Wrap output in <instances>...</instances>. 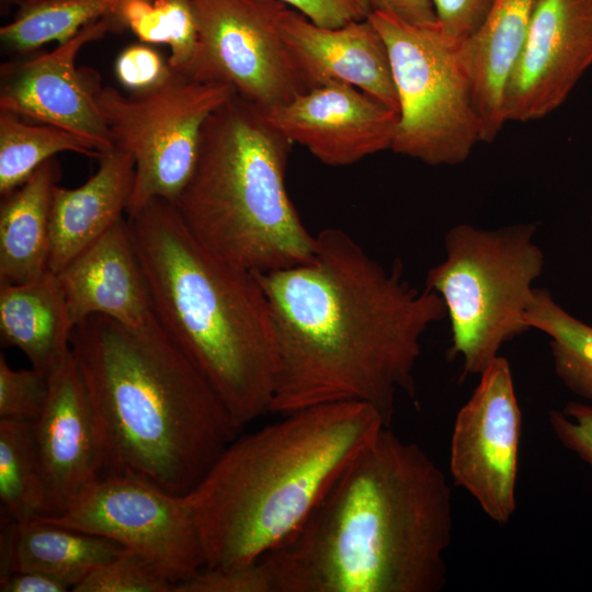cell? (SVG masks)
I'll list each match as a JSON object with an SVG mask.
<instances>
[{"label":"cell","mask_w":592,"mask_h":592,"mask_svg":"<svg viewBox=\"0 0 592 592\" xmlns=\"http://www.w3.org/2000/svg\"><path fill=\"white\" fill-rule=\"evenodd\" d=\"M55 275L73 327L92 315L132 327L155 317L125 218Z\"/></svg>","instance_id":"ac0fdd59"},{"label":"cell","mask_w":592,"mask_h":592,"mask_svg":"<svg viewBox=\"0 0 592 592\" xmlns=\"http://www.w3.org/2000/svg\"><path fill=\"white\" fill-rule=\"evenodd\" d=\"M161 8L168 33L171 55L168 65L178 72H185L198 45V22L192 0H156Z\"/></svg>","instance_id":"4dcf8cb0"},{"label":"cell","mask_w":592,"mask_h":592,"mask_svg":"<svg viewBox=\"0 0 592 592\" xmlns=\"http://www.w3.org/2000/svg\"><path fill=\"white\" fill-rule=\"evenodd\" d=\"M235 439L185 494L205 567L258 560L310 514L351 460L387 426L365 402L315 406Z\"/></svg>","instance_id":"5b68a950"},{"label":"cell","mask_w":592,"mask_h":592,"mask_svg":"<svg viewBox=\"0 0 592 592\" xmlns=\"http://www.w3.org/2000/svg\"><path fill=\"white\" fill-rule=\"evenodd\" d=\"M173 592H272L264 567L255 561L235 567H204Z\"/></svg>","instance_id":"f546056e"},{"label":"cell","mask_w":592,"mask_h":592,"mask_svg":"<svg viewBox=\"0 0 592 592\" xmlns=\"http://www.w3.org/2000/svg\"><path fill=\"white\" fill-rule=\"evenodd\" d=\"M106 473L192 491L239 432L215 390L153 317L138 327L92 315L72 329Z\"/></svg>","instance_id":"3957f363"},{"label":"cell","mask_w":592,"mask_h":592,"mask_svg":"<svg viewBox=\"0 0 592 592\" xmlns=\"http://www.w3.org/2000/svg\"><path fill=\"white\" fill-rule=\"evenodd\" d=\"M273 20L308 89L346 83L398 113L387 46L368 19L325 27L274 0Z\"/></svg>","instance_id":"e0dca14e"},{"label":"cell","mask_w":592,"mask_h":592,"mask_svg":"<svg viewBox=\"0 0 592 592\" xmlns=\"http://www.w3.org/2000/svg\"><path fill=\"white\" fill-rule=\"evenodd\" d=\"M523 319L530 329L548 335L555 372L562 384L592 401V326L568 312L544 288L533 289Z\"/></svg>","instance_id":"cb8c5ba5"},{"label":"cell","mask_w":592,"mask_h":592,"mask_svg":"<svg viewBox=\"0 0 592 592\" xmlns=\"http://www.w3.org/2000/svg\"><path fill=\"white\" fill-rule=\"evenodd\" d=\"M59 177L54 158L41 164L0 207V284L39 280L48 269L49 206Z\"/></svg>","instance_id":"603a6c76"},{"label":"cell","mask_w":592,"mask_h":592,"mask_svg":"<svg viewBox=\"0 0 592 592\" xmlns=\"http://www.w3.org/2000/svg\"><path fill=\"white\" fill-rule=\"evenodd\" d=\"M32 429L46 486L43 515H56L106 471L94 411L72 352L49 375L48 396Z\"/></svg>","instance_id":"2e32d148"},{"label":"cell","mask_w":592,"mask_h":592,"mask_svg":"<svg viewBox=\"0 0 592 592\" xmlns=\"http://www.w3.org/2000/svg\"><path fill=\"white\" fill-rule=\"evenodd\" d=\"M121 30L113 13L81 29L49 53L2 65L0 111L53 125L113 149L110 135L93 100L91 72L78 70L82 46L109 31Z\"/></svg>","instance_id":"5bb4252c"},{"label":"cell","mask_w":592,"mask_h":592,"mask_svg":"<svg viewBox=\"0 0 592 592\" xmlns=\"http://www.w3.org/2000/svg\"><path fill=\"white\" fill-rule=\"evenodd\" d=\"M537 0H493L481 27L458 46L470 80L481 141H493L506 123L503 95L525 41Z\"/></svg>","instance_id":"ffe728a7"},{"label":"cell","mask_w":592,"mask_h":592,"mask_svg":"<svg viewBox=\"0 0 592 592\" xmlns=\"http://www.w3.org/2000/svg\"><path fill=\"white\" fill-rule=\"evenodd\" d=\"M198 45L189 77L220 82L260 111L308 89L273 20L274 0H192Z\"/></svg>","instance_id":"8fae6325"},{"label":"cell","mask_w":592,"mask_h":592,"mask_svg":"<svg viewBox=\"0 0 592 592\" xmlns=\"http://www.w3.org/2000/svg\"><path fill=\"white\" fill-rule=\"evenodd\" d=\"M125 550L96 535L38 519L4 517L0 533V578L19 571H39L60 578L72 589L96 568Z\"/></svg>","instance_id":"44dd1931"},{"label":"cell","mask_w":592,"mask_h":592,"mask_svg":"<svg viewBox=\"0 0 592 592\" xmlns=\"http://www.w3.org/2000/svg\"><path fill=\"white\" fill-rule=\"evenodd\" d=\"M296 10L317 25L340 27L368 19V0H275Z\"/></svg>","instance_id":"e575fe53"},{"label":"cell","mask_w":592,"mask_h":592,"mask_svg":"<svg viewBox=\"0 0 592 592\" xmlns=\"http://www.w3.org/2000/svg\"><path fill=\"white\" fill-rule=\"evenodd\" d=\"M1 592H66L71 585L65 580L39 571H19L0 578Z\"/></svg>","instance_id":"74e56055"},{"label":"cell","mask_w":592,"mask_h":592,"mask_svg":"<svg viewBox=\"0 0 592 592\" xmlns=\"http://www.w3.org/2000/svg\"><path fill=\"white\" fill-rule=\"evenodd\" d=\"M291 146L237 93L207 118L194 172L174 202L205 247L252 272L289 267L312 255L316 236L286 189Z\"/></svg>","instance_id":"8992f818"},{"label":"cell","mask_w":592,"mask_h":592,"mask_svg":"<svg viewBox=\"0 0 592 592\" xmlns=\"http://www.w3.org/2000/svg\"><path fill=\"white\" fill-rule=\"evenodd\" d=\"M34 519L109 538L150 559L174 585L206 565L185 497L132 474L106 473L61 513Z\"/></svg>","instance_id":"30bf717a"},{"label":"cell","mask_w":592,"mask_h":592,"mask_svg":"<svg viewBox=\"0 0 592 592\" xmlns=\"http://www.w3.org/2000/svg\"><path fill=\"white\" fill-rule=\"evenodd\" d=\"M46 500L32 422L0 419V501L8 517L29 521L43 515Z\"/></svg>","instance_id":"484cf974"},{"label":"cell","mask_w":592,"mask_h":592,"mask_svg":"<svg viewBox=\"0 0 592 592\" xmlns=\"http://www.w3.org/2000/svg\"><path fill=\"white\" fill-rule=\"evenodd\" d=\"M548 423L557 440L592 467V405L570 401L550 410Z\"/></svg>","instance_id":"1f68e13d"},{"label":"cell","mask_w":592,"mask_h":592,"mask_svg":"<svg viewBox=\"0 0 592 592\" xmlns=\"http://www.w3.org/2000/svg\"><path fill=\"white\" fill-rule=\"evenodd\" d=\"M591 221H592V215H591Z\"/></svg>","instance_id":"ab89813d"},{"label":"cell","mask_w":592,"mask_h":592,"mask_svg":"<svg viewBox=\"0 0 592 592\" xmlns=\"http://www.w3.org/2000/svg\"><path fill=\"white\" fill-rule=\"evenodd\" d=\"M87 182L54 186L49 206L48 269L57 274L113 227L126 213L135 182L132 153L113 148Z\"/></svg>","instance_id":"d6986e66"},{"label":"cell","mask_w":592,"mask_h":592,"mask_svg":"<svg viewBox=\"0 0 592 592\" xmlns=\"http://www.w3.org/2000/svg\"><path fill=\"white\" fill-rule=\"evenodd\" d=\"M67 304L56 275L22 284H0L2 346L18 348L32 367L48 376L71 355Z\"/></svg>","instance_id":"7402d4cb"},{"label":"cell","mask_w":592,"mask_h":592,"mask_svg":"<svg viewBox=\"0 0 592 592\" xmlns=\"http://www.w3.org/2000/svg\"><path fill=\"white\" fill-rule=\"evenodd\" d=\"M452 535L444 473L385 426L259 560L272 592H439Z\"/></svg>","instance_id":"7a4b0ae2"},{"label":"cell","mask_w":592,"mask_h":592,"mask_svg":"<svg viewBox=\"0 0 592 592\" xmlns=\"http://www.w3.org/2000/svg\"><path fill=\"white\" fill-rule=\"evenodd\" d=\"M261 112L292 144L305 147L332 167L349 166L390 149L398 124L396 111L341 82L311 88Z\"/></svg>","instance_id":"9a60e30c"},{"label":"cell","mask_w":592,"mask_h":592,"mask_svg":"<svg viewBox=\"0 0 592 592\" xmlns=\"http://www.w3.org/2000/svg\"><path fill=\"white\" fill-rule=\"evenodd\" d=\"M368 20L387 46L398 98L390 150L435 167L464 162L481 141V127L458 46L437 24L418 26L378 11Z\"/></svg>","instance_id":"ba28073f"},{"label":"cell","mask_w":592,"mask_h":592,"mask_svg":"<svg viewBox=\"0 0 592 592\" xmlns=\"http://www.w3.org/2000/svg\"><path fill=\"white\" fill-rule=\"evenodd\" d=\"M93 100L113 147L135 160V182L126 215L153 198L175 202L191 179L207 118L236 91L171 69L158 84L129 95L101 86L91 72Z\"/></svg>","instance_id":"9c48e42d"},{"label":"cell","mask_w":592,"mask_h":592,"mask_svg":"<svg viewBox=\"0 0 592 592\" xmlns=\"http://www.w3.org/2000/svg\"><path fill=\"white\" fill-rule=\"evenodd\" d=\"M432 3L437 27L459 46L481 27L493 0H432Z\"/></svg>","instance_id":"d6a6232c"},{"label":"cell","mask_w":592,"mask_h":592,"mask_svg":"<svg viewBox=\"0 0 592 592\" xmlns=\"http://www.w3.org/2000/svg\"><path fill=\"white\" fill-rule=\"evenodd\" d=\"M174 582L150 559L125 549L96 568L73 592H173Z\"/></svg>","instance_id":"83f0119b"},{"label":"cell","mask_w":592,"mask_h":592,"mask_svg":"<svg viewBox=\"0 0 592 592\" xmlns=\"http://www.w3.org/2000/svg\"><path fill=\"white\" fill-rule=\"evenodd\" d=\"M49 390V376L37 368L13 369L0 354V419L35 421Z\"/></svg>","instance_id":"f1b7e54d"},{"label":"cell","mask_w":592,"mask_h":592,"mask_svg":"<svg viewBox=\"0 0 592 592\" xmlns=\"http://www.w3.org/2000/svg\"><path fill=\"white\" fill-rule=\"evenodd\" d=\"M42 1H45V0H1V5L7 8L11 3H20L21 5H23V4L37 3Z\"/></svg>","instance_id":"f35d334b"},{"label":"cell","mask_w":592,"mask_h":592,"mask_svg":"<svg viewBox=\"0 0 592 592\" xmlns=\"http://www.w3.org/2000/svg\"><path fill=\"white\" fill-rule=\"evenodd\" d=\"M113 15L119 29H129L147 44H168L164 15L156 0H123Z\"/></svg>","instance_id":"d590c367"},{"label":"cell","mask_w":592,"mask_h":592,"mask_svg":"<svg viewBox=\"0 0 592 592\" xmlns=\"http://www.w3.org/2000/svg\"><path fill=\"white\" fill-rule=\"evenodd\" d=\"M123 0H45L23 4L15 19L0 29L2 43L20 53L46 43L62 44L86 25L112 14Z\"/></svg>","instance_id":"4316f807"},{"label":"cell","mask_w":592,"mask_h":592,"mask_svg":"<svg viewBox=\"0 0 592 592\" xmlns=\"http://www.w3.org/2000/svg\"><path fill=\"white\" fill-rule=\"evenodd\" d=\"M126 220L164 332L208 382L239 430L270 412L275 337L270 305L254 274L205 247L171 201L153 198Z\"/></svg>","instance_id":"277c9868"},{"label":"cell","mask_w":592,"mask_h":592,"mask_svg":"<svg viewBox=\"0 0 592 592\" xmlns=\"http://www.w3.org/2000/svg\"><path fill=\"white\" fill-rule=\"evenodd\" d=\"M78 152L100 159L92 140L53 125H32L20 116L0 111V194L4 197L56 153Z\"/></svg>","instance_id":"d4e9b609"},{"label":"cell","mask_w":592,"mask_h":592,"mask_svg":"<svg viewBox=\"0 0 592 592\" xmlns=\"http://www.w3.org/2000/svg\"><path fill=\"white\" fill-rule=\"evenodd\" d=\"M171 71L160 54L148 45H132L117 57L115 73L128 89L140 91L161 82Z\"/></svg>","instance_id":"836d02e7"},{"label":"cell","mask_w":592,"mask_h":592,"mask_svg":"<svg viewBox=\"0 0 592 592\" xmlns=\"http://www.w3.org/2000/svg\"><path fill=\"white\" fill-rule=\"evenodd\" d=\"M252 273L274 327L270 412L358 401L390 426L397 396H415L421 338L446 317L443 299L411 286L400 261L385 267L339 228L316 235L306 262Z\"/></svg>","instance_id":"6da1fadb"},{"label":"cell","mask_w":592,"mask_h":592,"mask_svg":"<svg viewBox=\"0 0 592 592\" xmlns=\"http://www.w3.org/2000/svg\"><path fill=\"white\" fill-rule=\"evenodd\" d=\"M535 231L534 224H459L445 235V259L428 271L424 288L444 301L449 354L463 358V375H480L505 342L530 329L523 317L545 264Z\"/></svg>","instance_id":"52a82bcc"},{"label":"cell","mask_w":592,"mask_h":592,"mask_svg":"<svg viewBox=\"0 0 592 592\" xmlns=\"http://www.w3.org/2000/svg\"><path fill=\"white\" fill-rule=\"evenodd\" d=\"M522 413L509 361L496 357L457 412L449 448L454 485L465 489L494 522L516 509Z\"/></svg>","instance_id":"7c38bea8"},{"label":"cell","mask_w":592,"mask_h":592,"mask_svg":"<svg viewBox=\"0 0 592 592\" xmlns=\"http://www.w3.org/2000/svg\"><path fill=\"white\" fill-rule=\"evenodd\" d=\"M368 2L372 12L389 13L418 26L437 24L432 0H368Z\"/></svg>","instance_id":"8d00e7d4"},{"label":"cell","mask_w":592,"mask_h":592,"mask_svg":"<svg viewBox=\"0 0 592 592\" xmlns=\"http://www.w3.org/2000/svg\"><path fill=\"white\" fill-rule=\"evenodd\" d=\"M591 65L592 0H537L505 84V122L550 114Z\"/></svg>","instance_id":"4fadbf2b"}]
</instances>
